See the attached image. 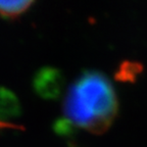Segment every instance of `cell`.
<instances>
[{
	"label": "cell",
	"instance_id": "obj_5",
	"mask_svg": "<svg viewBox=\"0 0 147 147\" xmlns=\"http://www.w3.org/2000/svg\"><path fill=\"white\" fill-rule=\"evenodd\" d=\"M141 67L138 62L125 61L117 71V78L122 81H133L141 71Z\"/></svg>",
	"mask_w": 147,
	"mask_h": 147
},
{
	"label": "cell",
	"instance_id": "obj_3",
	"mask_svg": "<svg viewBox=\"0 0 147 147\" xmlns=\"http://www.w3.org/2000/svg\"><path fill=\"white\" fill-rule=\"evenodd\" d=\"M20 103L16 95L7 89L0 88V122H6L7 119L16 117L20 113Z\"/></svg>",
	"mask_w": 147,
	"mask_h": 147
},
{
	"label": "cell",
	"instance_id": "obj_1",
	"mask_svg": "<svg viewBox=\"0 0 147 147\" xmlns=\"http://www.w3.org/2000/svg\"><path fill=\"white\" fill-rule=\"evenodd\" d=\"M119 101L113 83L104 74L94 69L83 71L71 83L64 95L62 119L55 130L65 134L78 128L100 135L115 122Z\"/></svg>",
	"mask_w": 147,
	"mask_h": 147
},
{
	"label": "cell",
	"instance_id": "obj_2",
	"mask_svg": "<svg viewBox=\"0 0 147 147\" xmlns=\"http://www.w3.org/2000/svg\"><path fill=\"white\" fill-rule=\"evenodd\" d=\"M33 86L41 97L46 99H55L62 92L64 79L57 69L46 67L36 74Z\"/></svg>",
	"mask_w": 147,
	"mask_h": 147
},
{
	"label": "cell",
	"instance_id": "obj_4",
	"mask_svg": "<svg viewBox=\"0 0 147 147\" xmlns=\"http://www.w3.org/2000/svg\"><path fill=\"white\" fill-rule=\"evenodd\" d=\"M34 4V1L16 0V1H0V16L8 20L16 18L24 14Z\"/></svg>",
	"mask_w": 147,
	"mask_h": 147
}]
</instances>
